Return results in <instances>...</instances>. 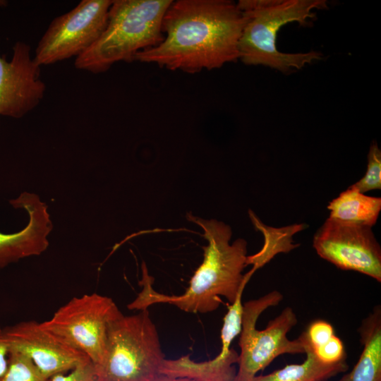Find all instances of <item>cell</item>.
<instances>
[{
    "label": "cell",
    "instance_id": "cell-1",
    "mask_svg": "<svg viewBox=\"0 0 381 381\" xmlns=\"http://www.w3.org/2000/svg\"><path fill=\"white\" fill-rule=\"evenodd\" d=\"M244 18L230 0H178L162 21V41L135 60L189 73L219 68L239 59Z\"/></svg>",
    "mask_w": 381,
    "mask_h": 381
},
{
    "label": "cell",
    "instance_id": "cell-2",
    "mask_svg": "<svg viewBox=\"0 0 381 381\" xmlns=\"http://www.w3.org/2000/svg\"><path fill=\"white\" fill-rule=\"evenodd\" d=\"M187 219L200 226L207 245L203 247L202 262L191 277L189 286L179 296L166 295L152 288L153 278L142 263L143 286L137 297L127 307L130 310H145L155 303L171 304L187 313H207L217 310L222 303L221 296L232 303L238 291L247 284L254 272L243 274L246 266L247 242L238 238L229 243L231 227L216 219H204L187 214Z\"/></svg>",
    "mask_w": 381,
    "mask_h": 381
},
{
    "label": "cell",
    "instance_id": "cell-3",
    "mask_svg": "<svg viewBox=\"0 0 381 381\" xmlns=\"http://www.w3.org/2000/svg\"><path fill=\"white\" fill-rule=\"evenodd\" d=\"M244 25L238 44L239 59L246 65H263L282 72L301 69L322 58L321 53L279 52L277 35L284 25H306L315 16L313 10L327 8L325 0H240Z\"/></svg>",
    "mask_w": 381,
    "mask_h": 381
},
{
    "label": "cell",
    "instance_id": "cell-4",
    "mask_svg": "<svg viewBox=\"0 0 381 381\" xmlns=\"http://www.w3.org/2000/svg\"><path fill=\"white\" fill-rule=\"evenodd\" d=\"M171 0H115L99 39L76 58L78 69L103 73L119 61H135L136 54L159 44L162 21Z\"/></svg>",
    "mask_w": 381,
    "mask_h": 381
},
{
    "label": "cell",
    "instance_id": "cell-5",
    "mask_svg": "<svg viewBox=\"0 0 381 381\" xmlns=\"http://www.w3.org/2000/svg\"><path fill=\"white\" fill-rule=\"evenodd\" d=\"M164 359L157 327L147 310L123 315L109 326L97 381H155Z\"/></svg>",
    "mask_w": 381,
    "mask_h": 381
},
{
    "label": "cell",
    "instance_id": "cell-6",
    "mask_svg": "<svg viewBox=\"0 0 381 381\" xmlns=\"http://www.w3.org/2000/svg\"><path fill=\"white\" fill-rule=\"evenodd\" d=\"M282 299V294L275 290L243 304L238 341L241 352L234 381H253L258 372L281 355L305 353L298 337L291 340L287 337L298 321L291 308H285L264 329L256 328L260 315L267 308L277 306Z\"/></svg>",
    "mask_w": 381,
    "mask_h": 381
},
{
    "label": "cell",
    "instance_id": "cell-7",
    "mask_svg": "<svg viewBox=\"0 0 381 381\" xmlns=\"http://www.w3.org/2000/svg\"><path fill=\"white\" fill-rule=\"evenodd\" d=\"M122 315L111 298L92 293L71 298L42 324L97 365L104 357L109 326Z\"/></svg>",
    "mask_w": 381,
    "mask_h": 381
},
{
    "label": "cell",
    "instance_id": "cell-8",
    "mask_svg": "<svg viewBox=\"0 0 381 381\" xmlns=\"http://www.w3.org/2000/svg\"><path fill=\"white\" fill-rule=\"evenodd\" d=\"M111 0H83L70 11L55 18L40 40L33 56L40 66L78 57L104 30Z\"/></svg>",
    "mask_w": 381,
    "mask_h": 381
},
{
    "label": "cell",
    "instance_id": "cell-9",
    "mask_svg": "<svg viewBox=\"0 0 381 381\" xmlns=\"http://www.w3.org/2000/svg\"><path fill=\"white\" fill-rule=\"evenodd\" d=\"M372 228L327 218L317 231L313 246L322 259L343 270L381 282V248Z\"/></svg>",
    "mask_w": 381,
    "mask_h": 381
},
{
    "label": "cell",
    "instance_id": "cell-10",
    "mask_svg": "<svg viewBox=\"0 0 381 381\" xmlns=\"http://www.w3.org/2000/svg\"><path fill=\"white\" fill-rule=\"evenodd\" d=\"M3 329L9 351L27 357L47 379L91 362L42 322L22 321Z\"/></svg>",
    "mask_w": 381,
    "mask_h": 381
},
{
    "label": "cell",
    "instance_id": "cell-11",
    "mask_svg": "<svg viewBox=\"0 0 381 381\" xmlns=\"http://www.w3.org/2000/svg\"><path fill=\"white\" fill-rule=\"evenodd\" d=\"M45 90L27 43L16 42L9 61L0 55V116L23 117L40 103Z\"/></svg>",
    "mask_w": 381,
    "mask_h": 381
},
{
    "label": "cell",
    "instance_id": "cell-12",
    "mask_svg": "<svg viewBox=\"0 0 381 381\" xmlns=\"http://www.w3.org/2000/svg\"><path fill=\"white\" fill-rule=\"evenodd\" d=\"M9 202L16 209L26 211L29 221L16 233L0 232V270L21 259L44 252L53 227L48 207L37 195L23 192Z\"/></svg>",
    "mask_w": 381,
    "mask_h": 381
},
{
    "label": "cell",
    "instance_id": "cell-13",
    "mask_svg": "<svg viewBox=\"0 0 381 381\" xmlns=\"http://www.w3.org/2000/svg\"><path fill=\"white\" fill-rule=\"evenodd\" d=\"M233 339L222 336V347L219 353L213 359L197 362L189 355L177 359H164L160 375L183 377L194 381H234L238 363V353L231 348Z\"/></svg>",
    "mask_w": 381,
    "mask_h": 381
},
{
    "label": "cell",
    "instance_id": "cell-14",
    "mask_svg": "<svg viewBox=\"0 0 381 381\" xmlns=\"http://www.w3.org/2000/svg\"><path fill=\"white\" fill-rule=\"evenodd\" d=\"M363 346L359 358L350 371L337 381H381V307L377 305L358 328Z\"/></svg>",
    "mask_w": 381,
    "mask_h": 381
},
{
    "label": "cell",
    "instance_id": "cell-15",
    "mask_svg": "<svg viewBox=\"0 0 381 381\" xmlns=\"http://www.w3.org/2000/svg\"><path fill=\"white\" fill-rule=\"evenodd\" d=\"M327 207L330 219L372 228L381 210V198L366 195L350 186Z\"/></svg>",
    "mask_w": 381,
    "mask_h": 381
},
{
    "label": "cell",
    "instance_id": "cell-16",
    "mask_svg": "<svg viewBox=\"0 0 381 381\" xmlns=\"http://www.w3.org/2000/svg\"><path fill=\"white\" fill-rule=\"evenodd\" d=\"M306 358L299 364H289L267 375H256L253 381H325L346 372V359L334 364H325L318 360L313 352L305 347Z\"/></svg>",
    "mask_w": 381,
    "mask_h": 381
},
{
    "label": "cell",
    "instance_id": "cell-17",
    "mask_svg": "<svg viewBox=\"0 0 381 381\" xmlns=\"http://www.w3.org/2000/svg\"><path fill=\"white\" fill-rule=\"evenodd\" d=\"M250 217L255 227L262 231L265 242L262 249L252 255H247L246 266L252 265L254 272L270 262L280 253H288L298 244H293L291 236L301 230L303 225H294L290 227L274 229L262 224L258 217L249 211Z\"/></svg>",
    "mask_w": 381,
    "mask_h": 381
},
{
    "label": "cell",
    "instance_id": "cell-18",
    "mask_svg": "<svg viewBox=\"0 0 381 381\" xmlns=\"http://www.w3.org/2000/svg\"><path fill=\"white\" fill-rule=\"evenodd\" d=\"M0 381H49L43 377L25 356L10 351L9 365Z\"/></svg>",
    "mask_w": 381,
    "mask_h": 381
},
{
    "label": "cell",
    "instance_id": "cell-19",
    "mask_svg": "<svg viewBox=\"0 0 381 381\" xmlns=\"http://www.w3.org/2000/svg\"><path fill=\"white\" fill-rule=\"evenodd\" d=\"M351 186L362 193L381 189V151L375 142L370 145L369 149L364 176Z\"/></svg>",
    "mask_w": 381,
    "mask_h": 381
},
{
    "label": "cell",
    "instance_id": "cell-20",
    "mask_svg": "<svg viewBox=\"0 0 381 381\" xmlns=\"http://www.w3.org/2000/svg\"><path fill=\"white\" fill-rule=\"evenodd\" d=\"M333 326L327 321L316 320L298 337L304 346L314 349L328 341L334 335Z\"/></svg>",
    "mask_w": 381,
    "mask_h": 381
},
{
    "label": "cell",
    "instance_id": "cell-21",
    "mask_svg": "<svg viewBox=\"0 0 381 381\" xmlns=\"http://www.w3.org/2000/svg\"><path fill=\"white\" fill-rule=\"evenodd\" d=\"M310 349L318 360L325 364H334L346 358L344 345L336 334L322 345L314 349Z\"/></svg>",
    "mask_w": 381,
    "mask_h": 381
},
{
    "label": "cell",
    "instance_id": "cell-22",
    "mask_svg": "<svg viewBox=\"0 0 381 381\" xmlns=\"http://www.w3.org/2000/svg\"><path fill=\"white\" fill-rule=\"evenodd\" d=\"M49 381H97L95 368L90 362L68 373L56 375Z\"/></svg>",
    "mask_w": 381,
    "mask_h": 381
},
{
    "label": "cell",
    "instance_id": "cell-23",
    "mask_svg": "<svg viewBox=\"0 0 381 381\" xmlns=\"http://www.w3.org/2000/svg\"><path fill=\"white\" fill-rule=\"evenodd\" d=\"M10 351L6 341L4 329L0 326V377L6 372L9 365Z\"/></svg>",
    "mask_w": 381,
    "mask_h": 381
},
{
    "label": "cell",
    "instance_id": "cell-24",
    "mask_svg": "<svg viewBox=\"0 0 381 381\" xmlns=\"http://www.w3.org/2000/svg\"><path fill=\"white\" fill-rule=\"evenodd\" d=\"M155 381H194L188 378L183 377H172L163 375H160Z\"/></svg>",
    "mask_w": 381,
    "mask_h": 381
},
{
    "label": "cell",
    "instance_id": "cell-25",
    "mask_svg": "<svg viewBox=\"0 0 381 381\" xmlns=\"http://www.w3.org/2000/svg\"><path fill=\"white\" fill-rule=\"evenodd\" d=\"M7 5V1L4 0H0V7L5 6Z\"/></svg>",
    "mask_w": 381,
    "mask_h": 381
},
{
    "label": "cell",
    "instance_id": "cell-26",
    "mask_svg": "<svg viewBox=\"0 0 381 381\" xmlns=\"http://www.w3.org/2000/svg\"><path fill=\"white\" fill-rule=\"evenodd\" d=\"M325 381H327V380H325Z\"/></svg>",
    "mask_w": 381,
    "mask_h": 381
}]
</instances>
